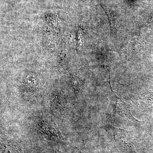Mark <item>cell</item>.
<instances>
[{
    "instance_id": "cell-3",
    "label": "cell",
    "mask_w": 153,
    "mask_h": 153,
    "mask_svg": "<svg viewBox=\"0 0 153 153\" xmlns=\"http://www.w3.org/2000/svg\"><path fill=\"white\" fill-rule=\"evenodd\" d=\"M152 20H153V17H152Z\"/></svg>"
},
{
    "instance_id": "cell-2",
    "label": "cell",
    "mask_w": 153,
    "mask_h": 153,
    "mask_svg": "<svg viewBox=\"0 0 153 153\" xmlns=\"http://www.w3.org/2000/svg\"><path fill=\"white\" fill-rule=\"evenodd\" d=\"M82 32L81 30H79L78 33V39H77V47L80 50L82 48Z\"/></svg>"
},
{
    "instance_id": "cell-1",
    "label": "cell",
    "mask_w": 153,
    "mask_h": 153,
    "mask_svg": "<svg viewBox=\"0 0 153 153\" xmlns=\"http://www.w3.org/2000/svg\"><path fill=\"white\" fill-rule=\"evenodd\" d=\"M130 44L131 50L134 52H138L140 49H141L144 43L142 39L139 37H135L131 41Z\"/></svg>"
}]
</instances>
